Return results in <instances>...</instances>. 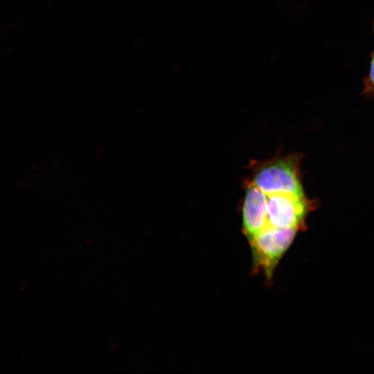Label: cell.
<instances>
[{"label": "cell", "instance_id": "6da1fadb", "mask_svg": "<svg viewBox=\"0 0 374 374\" xmlns=\"http://www.w3.org/2000/svg\"><path fill=\"white\" fill-rule=\"evenodd\" d=\"M298 231L294 228L267 226L248 240L254 271L270 280L278 263L292 243Z\"/></svg>", "mask_w": 374, "mask_h": 374}, {"label": "cell", "instance_id": "7a4b0ae2", "mask_svg": "<svg viewBox=\"0 0 374 374\" xmlns=\"http://www.w3.org/2000/svg\"><path fill=\"white\" fill-rule=\"evenodd\" d=\"M251 182L267 195L285 193L304 196L298 159L294 157L262 164L255 171Z\"/></svg>", "mask_w": 374, "mask_h": 374}, {"label": "cell", "instance_id": "3957f363", "mask_svg": "<svg viewBox=\"0 0 374 374\" xmlns=\"http://www.w3.org/2000/svg\"><path fill=\"white\" fill-rule=\"evenodd\" d=\"M309 208L305 196L285 193L269 194L267 226L303 229Z\"/></svg>", "mask_w": 374, "mask_h": 374}, {"label": "cell", "instance_id": "277c9868", "mask_svg": "<svg viewBox=\"0 0 374 374\" xmlns=\"http://www.w3.org/2000/svg\"><path fill=\"white\" fill-rule=\"evenodd\" d=\"M267 225V195L251 181L247 186L242 206L244 234L249 240Z\"/></svg>", "mask_w": 374, "mask_h": 374}, {"label": "cell", "instance_id": "5b68a950", "mask_svg": "<svg viewBox=\"0 0 374 374\" xmlns=\"http://www.w3.org/2000/svg\"><path fill=\"white\" fill-rule=\"evenodd\" d=\"M370 82L372 87L374 89V51L372 56V61L371 64V70L369 73Z\"/></svg>", "mask_w": 374, "mask_h": 374}]
</instances>
